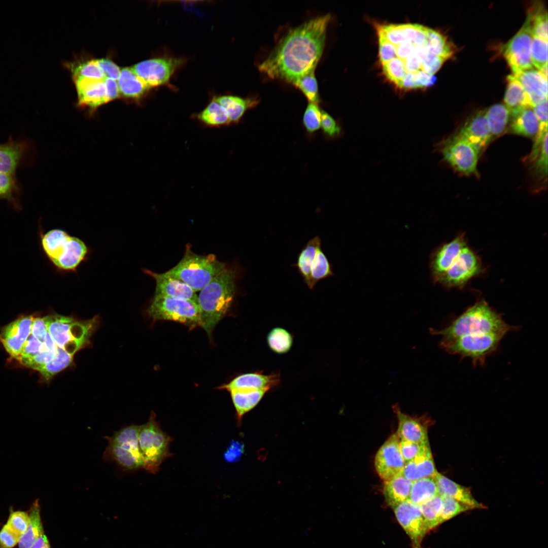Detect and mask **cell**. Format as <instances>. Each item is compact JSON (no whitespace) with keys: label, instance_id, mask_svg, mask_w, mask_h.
<instances>
[{"label":"cell","instance_id":"cell-1","mask_svg":"<svg viewBox=\"0 0 548 548\" xmlns=\"http://www.w3.org/2000/svg\"><path fill=\"white\" fill-rule=\"evenodd\" d=\"M379 60L385 77L398 88H426L446 59L434 54L429 28L420 24L375 25Z\"/></svg>","mask_w":548,"mask_h":548},{"label":"cell","instance_id":"cell-2","mask_svg":"<svg viewBox=\"0 0 548 548\" xmlns=\"http://www.w3.org/2000/svg\"><path fill=\"white\" fill-rule=\"evenodd\" d=\"M330 14L314 17L290 29L258 65L272 79L292 85L315 71L324 51Z\"/></svg>","mask_w":548,"mask_h":548},{"label":"cell","instance_id":"cell-3","mask_svg":"<svg viewBox=\"0 0 548 548\" xmlns=\"http://www.w3.org/2000/svg\"><path fill=\"white\" fill-rule=\"evenodd\" d=\"M236 276L234 269L226 266L199 291L200 326L209 337L232 305L236 293Z\"/></svg>","mask_w":548,"mask_h":548},{"label":"cell","instance_id":"cell-4","mask_svg":"<svg viewBox=\"0 0 548 548\" xmlns=\"http://www.w3.org/2000/svg\"><path fill=\"white\" fill-rule=\"evenodd\" d=\"M516 329L507 324L501 315L483 300L477 301L442 329H430L433 335L442 336V340H449L468 335L503 333Z\"/></svg>","mask_w":548,"mask_h":548},{"label":"cell","instance_id":"cell-5","mask_svg":"<svg viewBox=\"0 0 548 548\" xmlns=\"http://www.w3.org/2000/svg\"><path fill=\"white\" fill-rule=\"evenodd\" d=\"M226 266L216 255L197 254L187 247L181 260L165 273L184 282L196 292L200 291Z\"/></svg>","mask_w":548,"mask_h":548},{"label":"cell","instance_id":"cell-6","mask_svg":"<svg viewBox=\"0 0 548 548\" xmlns=\"http://www.w3.org/2000/svg\"><path fill=\"white\" fill-rule=\"evenodd\" d=\"M44 318L48 331L57 347L73 356L88 342L97 321L95 317L76 321L71 317L56 314Z\"/></svg>","mask_w":548,"mask_h":548},{"label":"cell","instance_id":"cell-7","mask_svg":"<svg viewBox=\"0 0 548 548\" xmlns=\"http://www.w3.org/2000/svg\"><path fill=\"white\" fill-rule=\"evenodd\" d=\"M140 427L129 425L107 436L108 445L104 453V459L128 470L143 468L144 460L139 444Z\"/></svg>","mask_w":548,"mask_h":548},{"label":"cell","instance_id":"cell-8","mask_svg":"<svg viewBox=\"0 0 548 548\" xmlns=\"http://www.w3.org/2000/svg\"><path fill=\"white\" fill-rule=\"evenodd\" d=\"M506 334L488 333L468 335L441 340L439 346L450 354L471 360L474 366L484 365L487 357L495 352Z\"/></svg>","mask_w":548,"mask_h":548},{"label":"cell","instance_id":"cell-9","mask_svg":"<svg viewBox=\"0 0 548 548\" xmlns=\"http://www.w3.org/2000/svg\"><path fill=\"white\" fill-rule=\"evenodd\" d=\"M292 266L296 267L303 282L310 290H313L320 281L334 275L332 265L322 250L321 239L318 235L305 244Z\"/></svg>","mask_w":548,"mask_h":548},{"label":"cell","instance_id":"cell-10","mask_svg":"<svg viewBox=\"0 0 548 548\" xmlns=\"http://www.w3.org/2000/svg\"><path fill=\"white\" fill-rule=\"evenodd\" d=\"M170 438L161 429L152 415L148 421L140 426L139 444L144 460V468L157 472L162 461L169 455Z\"/></svg>","mask_w":548,"mask_h":548},{"label":"cell","instance_id":"cell-11","mask_svg":"<svg viewBox=\"0 0 548 548\" xmlns=\"http://www.w3.org/2000/svg\"><path fill=\"white\" fill-rule=\"evenodd\" d=\"M147 312L154 320L178 322L191 328L200 326L198 304L188 300L154 295Z\"/></svg>","mask_w":548,"mask_h":548},{"label":"cell","instance_id":"cell-12","mask_svg":"<svg viewBox=\"0 0 548 548\" xmlns=\"http://www.w3.org/2000/svg\"><path fill=\"white\" fill-rule=\"evenodd\" d=\"M435 147L443 160L454 170L467 176L476 172L480 153L465 140L456 134L440 142Z\"/></svg>","mask_w":548,"mask_h":548},{"label":"cell","instance_id":"cell-13","mask_svg":"<svg viewBox=\"0 0 548 548\" xmlns=\"http://www.w3.org/2000/svg\"><path fill=\"white\" fill-rule=\"evenodd\" d=\"M533 37L531 20L528 14L522 27L502 48L504 57L512 73L534 69L530 54Z\"/></svg>","mask_w":548,"mask_h":548},{"label":"cell","instance_id":"cell-14","mask_svg":"<svg viewBox=\"0 0 548 548\" xmlns=\"http://www.w3.org/2000/svg\"><path fill=\"white\" fill-rule=\"evenodd\" d=\"M482 269L479 257L467 246L436 283L447 288H462L469 280L478 275Z\"/></svg>","mask_w":548,"mask_h":548},{"label":"cell","instance_id":"cell-15","mask_svg":"<svg viewBox=\"0 0 548 548\" xmlns=\"http://www.w3.org/2000/svg\"><path fill=\"white\" fill-rule=\"evenodd\" d=\"M184 62L183 59L179 58H154L139 62L130 68L151 88L167 84Z\"/></svg>","mask_w":548,"mask_h":548},{"label":"cell","instance_id":"cell-16","mask_svg":"<svg viewBox=\"0 0 548 548\" xmlns=\"http://www.w3.org/2000/svg\"><path fill=\"white\" fill-rule=\"evenodd\" d=\"M399 441L396 433L392 434L375 456V470L384 482L402 474L405 463L400 450Z\"/></svg>","mask_w":548,"mask_h":548},{"label":"cell","instance_id":"cell-17","mask_svg":"<svg viewBox=\"0 0 548 548\" xmlns=\"http://www.w3.org/2000/svg\"><path fill=\"white\" fill-rule=\"evenodd\" d=\"M88 253L89 249L82 240L70 235L54 248L49 259L58 269L74 271L86 259Z\"/></svg>","mask_w":548,"mask_h":548},{"label":"cell","instance_id":"cell-18","mask_svg":"<svg viewBox=\"0 0 548 548\" xmlns=\"http://www.w3.org/2000/svg\"><path fill=\"white\" fill-rule=\"evenodd\" d=\"M399 523L409 537L413 548H422L421 544L428 530L420 506L409 499L394 508Z\"/></svg>","mask_w":548,"mask_h":548},{"label":"cell","instance_id":"cell-19","mask_svg":"<svg viewBox=\"0 0 548 548\" xmlns=\"http://www.w3.org/2000/svg\"><path fill=\"white\" fill-rule=\"evenodd\" d=\"M467 246L465 236L462 234L442 245L432 253L430 268L432 279L435 283L447 271Z\"/></svg>","mask_w":548,"mask_h":548},{"label":"cell","instance_id":"cell-20","mask_svg":"<svg viewBox=\"0 0 548 548\" xmlns=\"http://www.w3.org/2000/svg\"><path fill=\"white\" fill-rule=\"evenodd\" d=\"M33 317L24 316L5 326L0 333V341L7 352L15 359L19 355L30 334Z\"/></svg>","mask_w":548,"mask_h":548},{"label":"cell","instance_id":"cell-21","mask_svg":"<svg viewBox=\"0 0 548 548\" xmlns=\"http://www.w3.org/2000/svg\"><path fill=\"white\" fill-rule=\"evenodd\" d=\"M143 271L155 281V295H160L188 300L198 304V295L184 282L165 272L156 273L144 269Z\"/></svg>","mask_w":548,"mask_h":548},{"label":"cell","instance_id":"cell-22","mask_svg":"<svg viewBox=\"0 0 548 548\" xmlns=\"http://www.w3.org/2000/svg\"><path fill=\"white\" fill-rule=\"evenodd\" d=\"M456 135L470 143L480 153L492 139L485 110L479 111L473 114Z\"/></svg>","mask_w":548,"mask_h":548},{"label":"cell","instance_id":"cell-23","mask_svg":"<svg viewBox=\"0 0 548 548\" xmlns=\"http://www.w3.org/2000/svg\"><path fill=\"white\" fill-rule=\"evenodd\" d=\"M280 382L281 376L279 373L266 374L262 371H255L240 374L219 388L229 392L252 390H264L268 392L279 386Z\"/></svg>","mask_w":548,"mask_h":548},{"label":"cell","instance_id":"cell-24","mask_svg":"<svg viewBox=\"0 0 548 548\" xmlns=\"http://www.w3.org/2000/svg\"><path fill=\"white\" fill-rule=\"evenodd\" d=\"M511 76L518 81L527 96L530 108L547 100V79L537 70H529L512 73Z\"/></svg>","mask_w":548,"mask_h":548},{"label":"cell","instance_id":"cell-25","mask_svg":"<svg viewBox=\"0 0 548 548\" xmlns=\"http://www.w3.org/2000/svg\"><path fill=\"white\" fill-rule=\"evenodd\" d=\"M77 91L78 105L94 111L107 103L104 80L78 78L74 80Z\"/></svg>","mask_w":548,"mask_h":548},{"label":"cell","instance_id":"cell-26","mask_svg":"<svg viewBox=\"0 0 548 548\" xmlns=\"http://www.w3.org/2000/svg\"><path fill=\"white\" fill-rule=\"evenodd\" d=\"M438 494L441 497H448L467 505L472 509L486 508L473 496L469 488L460 485L437 472L433 476Z\"/></svg>","mask_w":548,"mask_h":548},{"label":"cell","instance_id":"cell-27","mask_svg":"<svg viewBox=\"0 0 548 548\" xmlns=\"http://www.w3.org/2000/svg\"><path fill=\"white\" fill-rule=\"evenodd\" d=\"M395 407L398 420L396 433L399 439L418 443L428 442L426 426L418 419L401 413L397 406Z\"/></svg>","mask_w":548,"mask_h":548},{"label":"cell","instance_id":"cell-28","mask_svg":"<svg viewBox=\"0 0 548 548\" xmlns=\"http://www.w3.org/2000/svg\"><path fill=\"white\" fill-rule=\"evenodd\" d=\"M226 111L231 124L239 123L246 112L259 102L257 97L243 98L232 95H224L213 98Z\"/></svg>","mask_w":548,"mask_h":548},{"label":"cell","instance_id":"cell-29","mask_svg":"<svg viewBox=\"0 0 548 548\" xmlns=\"http://www.w3.org/2000/svg\"><path fill=\"white\" fill-rule=\"evenodd\" d=\"M437 472L431 449L429 448L405 464L402 474L413 482L433 476Z\"/></svg>","mask_w":548,"mask_h":548},{"label":"cell","instance_id":"cell-30","mask_svg":"<svg viewBox=\"0 0 548 548\" xmlns=\"http://www.w3.org/2000/svg\"><path fill=\"white\" fill-rule=\"evenodd\" d=\"M117 81L120 94L128 98L139 99L150 88L130 67L121 70Z\"/></svg>","mask_w":548,"mask_h":548},{"label":"cell","instance_id":"cell-31","mask_svg":"<svg viewBox=\"0 0 548 548\" xmlns=\"http://www.w3.org/2000/svg\"><path fill=\"white\" fill-rule=\"evenodd\" d=\"M412 482L402 474L385 481L383 494L387 503L392 508L409 499Z\"/></svg>","mask_w":548,"mask_h":548},{"label":"cell","instance_id":"cell-32","mask_svg":"<svg viewBox=\"0 0 548 548\" xmlns=\"http://www.w3.org/2000/svg\"><path fill=\"white\" fill-rule=\"evenodd\" d=\"M507 80L504 101L509 111L510 120L524 109L530 107L527 96L521 84L511 75L507 77Z\"/></svg>","mask_w":548,"mask_h":548},{"label":"cell","instance_id":"cell-33","mask_svg":"<svg viewBox=\"0 0 548 548\" xmlns=\"http://www.w3.org/2000/svg\"><path fill=\"white\" fill-rule=\"evenodd\" d=\"M28 513L29 523L26 531L20 537L17 548H31L39 537L44 533L39 499H36L32 503Z\"/></svg>","mask_w":548,"mask_h":548},{"label":"cell","instance_id":"cell-34","mask_svg":"<svg viewBox=\"0 0 548 548\" xmlns=\"http://www.w3.org/2000/svg\"><path fill=\"white\" fill-rule=\"evenodd\" d=\"M194 118L206 127L220 128L231 124L225 109L213 98L203 110L194 115Z\"/></svg>","mask_w":548,"mask_h":548},{"label":"cell","instance_id":"cell-35","mask_svg":"<svg viewBox=\"0 0 548 548\" xmlns=\"http://www.w3.org/2000/svg\"><path fill=\"white\" fill-rule=\"evenodd\" d=\"M267 392L264 390L230 391L238 420L254 408Z\"/></svg>","mask_w":548,"mask_h":548},{"label":"cell","instance_id":"cell-36","mask_svg":"<svg viewBox=\"0 0 548 548\" xmlns=\"http://www.w3.org/2000/svg\"><path fill=\"white\" fill-rule=\"evenodd\" d=\"M508 129L511 133L532 137L536 136L539 129V122L533 109L527 108L512 119Z\"/></svg>","mask_w":548,"mask_h":548},{"label":"cell","instance_id":"cell-37","mask_svg":"<svg viewBox=\"0 0 548 548\" xmlns=\"http://www.w3.org/2000/svg\"><path fill=\"white\" fill-rule=\"evenodd\" d=\"M485 114L492 138L502 133L510 120L506 107L502 104H495L485 110Z\"/></svg>","mask_w":548,"mask_h":548},{"label":"cell","instance_id":"cell-38","mask_svg":"<svg viewBox=\"0 0 548 548\" xmlns=\"http://www.w3.org/2000/svg\"><path fill=\"white\" fill-rule=\"evenodd\" d=\"M23 151V149L20 144L0 145V173L12 175L22 156Z\"/></svg>","mask_w":548,"mask_h":548},{"label":"cell","instance_id":"cell-39","mask_svg":"<svg viewBox=\"0 0 548 548\" xmlns=\"http://www.w3.org/2000/svg\"><path fill=\"white\" fill-rule=\"evenodd\" d=\"M438 494L433 476L425 477L412 482L409 499L420 505Z\"/></svg>","mask_w":548,"mask_h":548},{"label":"cell","instance_id":"cell-40","mask_svg":"<svg viewBox=\"0 0 548 548\" xmlns=\"http://www.w3.org/2000/svg\"><path fill=\"white\" fill-rule=\"evenodd\" d=\"M266 342L269 349L277 354L287 353L291 349L293 337L287 330L280 327L271 329L266 336Z\"/></svg>","mask_w":548,"mask_h":548},{"label":"cell","instance_id":"cell-41","mask_svg":"<svg viewBox=\"0 0 548 548\" xmlns=\"http://www.w3.org/2000/svg\"><path fill=\"white\" fill-rule=\"evenodd\" d=\"M73 359V356L58 348L54 358L37 370L45 380L49 381L56 373L68 367L72 363Z\"/></svg>","mask_w":548,"mask_h":548},{"label":"cell","instance_id":"cell-42","mask_svg":"<svg viewBox=\"0 0 548 548\" xmlns=\"http://www.w3.org/2000/svg\"><path fill=\"white\" fill-rule=\"evenodd\" d=\"M442 505V497L438 494L419 505L428 531L439 526Z\"/></svg>","mask_w":548,"mask_h":548},{"label":"cell","instance_id":"cell-43","mask_svg":"<svg viewBox=\"0 0 548 548\" xmlns=\"http://www.w3.org/2000/svg\"><path fill=\"white\" fill-rule=\"evenodd\" d=\"M533 37L547 41V13L543 6L536 5L528 12Z\"/></svg>","mask_w":548,"mask_h":548},{"label":"cell","instance_id":"cell-44","mask_svg":"<svg viewBox=\"0 0 548 548\" xmlns=\"http://www.w3.org/2000/svg\"><path fill=\"white\" fill-rule=\"evenodd\" d=\"M315 71H312L303 75L292 85L303 93L309 102L318 104L320 102V98Z\"/></svg>","mask_w":548,"mask_h":548},{"label":"cell","instance_id":"cell-45","mask_svg":"<svg viewBox=\"0 0 548 548\" xmlns=\"http://www.w3.org/2000/svg\"><path fill=\"white\" fill-rule=\"evenodd\" d=\"M74 80L78 78H92L104 80L106 77L95 60L85 61L72 67Z\"/></svg>","mask_w":548,"mask_h":548},{"label":"cell","instance_id":"cell-46","mask_svg":"<svg viewBox=\"0 0 548 548\" xmlns=\"http://www.w3.org/2000/svg\"><path fill=\"white\" fill-rule=\"evenodd\" d=\"M530 54L532 64L537 71L547 64V41L533 37Z\"/></svg>","mask_w":548,"mask_h":548},{"label":"cell","instance_id":"cell-47","mask_svg":"<svg viewBox=\"0 0 548 548\" xmlns=\"http://www.w3.org/2000/svg\"><path fill=\"white\" fill-rule=\"evenodd\" d=\"M442 505L439 516V525L461 513L472 510L466 505L448 497H442Z\"/></svg>","mask_w":548,"mask_h":548},{"label":"cell","instance_id":"cell-48","mask_svg":"<svg viewBox=\"0 0 548 548\" xmlns=\"http://www.w3.org/2000/svg\"><path fill=\"white\" fill-rule=\"evenodd\" d=\"M322 110L318 104L309 102L303 114L302 122L305 130L313 134L321 127Z\"/></svg>","mask_w":548,"mask_h":548},{"label":"cell","instance_id":"cell-49","mask_svg":"<svg viewBox=\"0 0 548 548\" xmlns=\"http://www.w3.org/2000/svg\"><path fill=\"white\" fill-rule=\"evenodd\" d=\"M321 127L325 137L328 140H337L344 134L340 124L323 110H322Z\"/></svg>","mask_w":548,"mask_h":548},{"label":"cell","instance_id":"cell-50","mask_svg":"<svg viewBox=\"0 0 548 548\" xmlns=\"http://www.w3.org/2000/svg\"><path fill=\"white\" fill-rule=\"evenodd\" d=\"M28 512L21 510H14L11 507L10 514L6 524L14 532L19 536L26 531L29 523Z\"/></svg>","mask_w":548,"mask_h":548},{"label":"cell","instance_id":"cell-51","mask_svg":"<svg viewBox=\"0 0 548 548\" xmlns=\"http://www.w3.org/2000/svg\"><path fill=\"white\" fill-rule=\"evenodd\" d=\"M399 448L404 463L406 464L430 448V447L429 441L423 443H418L400 439Z\"/></svg>","mask_w":548,"mask_h":548},{"label":"cell","instance_id":"cell-52","mask_svg":"<svg viewBox=\"0 0 548 548\" xmlns=\"http://www.w3.org/2000/svg\"><path fill=\"white\" fill-rule=\"evenodd\" d=\"M42 348V342L30 334L19 355L16 359L23 365L37 355L41 351Z\"/></svg>","mask_w":548,"mask_h":548},{"label":"cell","instance_id":"cell-53","mask_svg":"<svg viewBox=\"0 0 548 548\" xmlns=\"http://www.w3.org/2000/svg\"><path fill=\"white\" fill-rule=\"evenodd\" d=\"M535 170L540 176L544 178L547 174V134L542 143L539 154L535 159Z\"/></svg>","mask_w":548,"mask_h":548},{"label":"cell","instance_id":"cell-54","mask_svg":"<svg viewBox=\"0 0 548 548\" xmlns=\"http://www.w3.org/2000/svg\"><path fill=\"white\" fill-rule=\"evenodd\" d=\"M20 536L6 524L0 530V548H13L18 544Z\"/></svg>","mask_w":548,"mask_h":548},{"label":"cell","instance_id":"cell-55","mask_svg":"<svg viewBox=\"0 0 548 548\" xmlns=\"http://www.w3.org/2000/svg\"><path fill=\"white\" fill-rule=\"evenodd\" d=\"M95 61L106 77L116 81L118 80L121 70L114 62L110 59L105 58L95 59Z\"/></svg>","mask_w":548,"mask_h":548},{"label":"cell","instance_id":"cell-56","mask_svg":"<svg viewBox=\"0 0 548 548\" xmlns=\"http://www.w3.org/2000/svg\"><path fill=\"white\" fill-rule=\"evenodd\" d=\"M48 332L45 318H34L31 326L30 334L43 342Z\"/></svg>","mask_w":548,"mask_h":548},{"label":"cell","instance_id":"cell-57","mask_svg":"<svg viewBox=\"0 0 548 548\" xmlns=\"http://www.w3.org/2000/svg\"><path fill=\"white\" fill-rule=\"evenodd\" d=\"M244 450L243 445L237 441H232L224 454V458L228 462H234L241 457Z\"/></svg>","mask_w":548,"mask_h":548},{"label":"cell","instance_id":"cell-58","mask_svg":"<svg viewBox=\"0 0 548 548\" xmlns=\"http://www.w3.org/2000/svg\"><path fill=\"white\" fill-rule=\"evenodd\" d=\"M107 102L113 100L119 97V89L117 82L111 78L106 77L104 80Z\"/></svg>","mask_w":548,"mask_h":548},{"label":"cell","instance_id":"cell-59","mask_svg":"<svg viewBox=\"0 0 548 548\" xmlns=\"http://www.w3.org/2000/svg\"><path fill=\"white\" fill-rule=\"evenodd\" d=\"M14 187L12 175L0 173V197L8 195Z\"/></svg>","mask_w":548,"mask_h":548},{"label":"cell","instance_id":"cell-60","mask_svg":"<svg viewBox=\"0 0 548 548\" xmlns=\"http://www.w3.org/2000/svg\"><path fill=\"white\" fill-rule=\"evenodd\" d=\"M31 548H51L49 540L45 533L39 537Z\"/></svg>","mask_w":548,"mask_h":548},{"label":"cell","instance_id":"cell-61","mask_svg":"<svg viewBox=\"0 0 548 548\" xmlns=\"http://www.w3.org/2000/svg\"><path fill=\"white\" fill-rule=\"evenodd\" d=\"M538 71L545 78L547 79V64L544 65Z\"/></svg>","mask_w":548,"mask_h":548}]
</instances>
